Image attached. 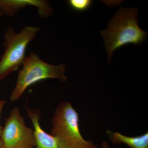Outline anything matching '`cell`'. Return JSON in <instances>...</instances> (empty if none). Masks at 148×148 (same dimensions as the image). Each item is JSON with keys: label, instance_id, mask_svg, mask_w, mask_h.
<instances>
[{"label": "cell", "instance_id": "cell-1", "mask_svg": "<svg viewBox=\"0 0 148 148\" xmlns=\"http://www.w3.org/2000/svg\"><path fill=\"white\" fill-rule=\"evenodd\" d=\"M138 13L137 8L121 7L111 18L108 28L101 32L109 63L116 49L129 44L140 45L146 40L148 33L138 25Z\"/></svg>", "mask_w": 148, "mask_h": 148}, {"label": "cell", "instance_id": "cell-2", "mask_svg": "<svg viewBox=\"0 0 148 148\" xmlns=\"http://www.w3.org/2000/svg\"><path fill=\"white\" fill-rule=\"evenodd\" d=\"M78 113L69 101L61 102L52 118L51 135L63 148H98L92 140H85L79 128Z\"/></svg>", "mask_w": 148, "mask_h": 148}, {"label": "cell", "instance_id": "cell-3", "mask_svg": "<svg viewBox=\"0 0 148 148\" xmlns=\"http://www.w3.org/2000/svg\"><path fill=\"white\" fill-rule=\"evenodd\" d=\"M65 72L64 64H48L42 60L36 53L32 52L26 57L18 72L16 85L11 93L10 101L14 102L18 100L29 86L40 81L56 79L66 82Z\"/></svg>", "mask_w": 148, "mask_h": 148}, {"label": "cell", "instance_id": "cell-4", "mask_svg": "<svg viewBox=\"0 0 148 148\" xmlns=\"http://www.w3.org/2000/svg\"><path fill=\"white\" fill-rule=\"evenodd\" d=\"M40 29L31 26H24L18 32L12 27L8 29L4 34V51L0 59V81L22 66L27 46Z\"/></svg>", "mask_w": 148, "mask_h": 148}, {"label": "cell", "instance_id": "cell-5", "mask_svg": "<svg viewBox=\"0 0 148 148\" xmlns=\"http://www.w3.org/2000/svg\"><path fill=\"white\" fill-rule=\"evenodd\" d=\"M0 138L7 148H34L36 145L34 129L26 125L18 107L6 119Z\"/></svg>", "mask_w": 148, "mask_h": 148}, {"label": "cell", "instance_id": "cell-6", "mask_svg": "<svg viewBox=\"0 0 148 148\" xmlns=\"http://www.w3.org/2000/svg\"><path fill=\"white\" fill-rule=\"evenodd\" d=\"M34 6L41 17L47 18L53 13L49 3L45 0H0V10L3 15L13 17L20 9Z\"/></svg>", "mask_w": 148, "mask_h": 148}, {"label": "cell", "instance_id": "cell-7", "mask_svg": "<svg viewBox=\"0 0 148 148\" xmlns=\"http://www.w3.org/2000/svg\"><path fill=\"white\" fill-rule=\"evenodd\" d=\"M26 112L34 127L36 145L34 148H63L54 137L42 128L39 122L40 111L38 109L33 110L26 107Z\"/></svg>", "mask_w": 148, "mask_h": 148}, {"label": "cell", "instance_id": "cell-8", "mask_svg": "<svg viewBox=\"0 0 148 148\" xmlns=\"http://www.w3.org/2000/svg\"><path fill=\"white\" fill-rule=\"evenodd\" d=\"M106 134L113 144H124L130 148H148V133L135 137H129L118 132L106 130Z\"/></svg>", "mask_w": 148, "mask_h": 148}, {"label": "cell", "instance_id": "cell-9", "mask_svg": "<svg viewBox=\"0 0 148 148\" xmlns=\"http://www.w3.org/2000/svg\"><path fill=\"white\" fill-rule=\"evenodd\" d=\"M90 0H69L68 3L70 7L76 11L82 12L90 8L92 5Z\"/></svg>", "mask_w": 148, "mask_h": 148}, {"label": "cell", "instance_id": "cell-10", "mask_svg": "<svg viewBox=\"0 0 148 148\" xmlns=\"http://www.w3.org/2000/svg\"><path fill=\"white\" fill-rule=\"evenodd\" d=\"M6 103V101L5 100H0V115H1V112L3 108L5 105ZM1 129L0 127V136H1Z\"/></svg>", "mask_w": 148, "mask_h": 148}, {"label": "cell", "instance_id": "cell-11", "mask_svg": "<svg viewBox=\"0 0 148 148\" xmlns=\"http://www.w3.org/2000/svg\"><path fill=\"white\" fill-rule=\"evenodd\" d=\"M101 147L102 148H110L108 144L105 141H103L101 143Z\"/></svg>", "mask_w": 148, "mask_h": 148}, {"label": "cell", "instance_id": "cell-12", "mask_svg": "<svg viewBox=\"0 0 148 148\" xmlns=\"http://www.w3.org/2000/svg\"><path fill=\"white\" fill-rule=\"evenodd\" d=\"M3 146V143L1 139L0 138V147H2Z\"/></svg>", "mask_w": 148, "mask_h": 148}, {"label": "cell", "instance_id": "cell-13", "mask_svg": "<svg viewBox=\"0 0 148 148\" xmlns=\"http://www.w3.org/2000/svg\"><path fill=\"white\" fill-rule=\"evenodd\" d=\"M3 16V14L2 12L0 10V17H1Z\"/></svg>", "mask_w": 148, "mask_h": 148}, {"label": "cell", "instance_id": "cell-14", "mask_svg": "<svg viewBox=\"0 0 148 148\" xmlns=\"http://www.w3.org/2000/svg\"><path fill=\"white\" fill-rule=\"evenodd\" d=\"M0 148H7L6 147H5L4 146H2V147H0Z\"/></svg>", "mask_w": 148, "mask_h": 148}]
</instances>
